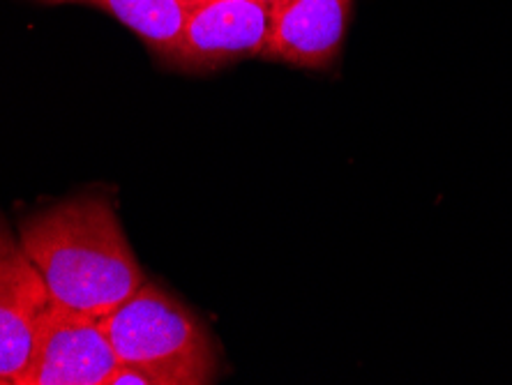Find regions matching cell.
<instances>
[{
  "mask_svg": "<svg viewBox=\"0 0 512 385\" xmlns=\"http://www.w3.org/2000/svg\"><path fill=\"white\" fill-rule=\"evenodd\" d=\"M51 303L104 319L146 282L109 199L72 196L30 215L19 231Z\"/></svg>",
  "mask_w": 512,
  "mask_h": 385,
  "instance_id": "cell-1",
  "label": "cell"
},
{
  "mask_svg": "<svg viewBox=\"0 0 512 385\" xmlns=\"http://www.w3.org/2000/svg\"><path fill=\"white\" fill-rule=\"evenodd\" d=\"M118 362L153 376L155 385H203L217 376V353L190 307L155 282H143L116 312L100 319Z\"/></svg>",
  "mask_w": 512,
  "mask_h": 385,
  "instance_id": "cell-2",
  "label": "cell"
},
{
  "mask_svg": "<svg viewBox=\"0 0 512 385\" xmlns=\"http://www.w3.org/2000/svg\"><path fill=\"white\" fill-rule=\"evenodd\" d=\"M116 365L100 319L49 303L21 385H104Z\"/></svg>",
  "mask_w": 512,
  "mask_h": 385,
  "instance_id": "cell-3",
  "label": "cell"
},
{
  "mask_svg": "<svg viewBox=\"0 0 512 385\" xmlns=\"http://www.w3.org/2000/svg\"><path fill=\"white\" fill-rule=\"evenodd\" d=\"M270 30V7L256 0H201L183 35L162 60L187 72H206L261 56Z\"/></svg>",
  "mask_w": 512,
  "mask_h": 385,
  "instance_id": "cell-4",
  "label": "cell"
},
{
  "mask_svg": "<svg viewBox=\"0 0 512 385\" xmlns=\"http://www.w3.org/2000/svg\"><path fill=\"white\" fill-rule=\"evenodd\" d=\"M353 0H277L261 58L323 70L333 65L344 42Z\"/></svg>",
  "mask_w": 512,
  "mask_h": 385,
  "instance_id": "cell-5",
  "label": "cell"
},
{
  "mask_svg": "<svg viewBox=\"0 0 512 385\" xmlns=\"http://www.w3.org/2000/svg\"><path fill=\"white\" fill-rule=\"evenodd\" d=\"M51 298L21 247L0 254V385H21Z\"/></svg>",
  "mask_w": 512,
  "mask_h": 385,
  "instance_id": "cell-6",
  "label": "cell"
},
{
  "mask_svg": "<svg viewBox=\"0 0 512 385\" xmlns=\"http://www.w3.org/2000/svg\"><path fill=\"white\" fill-rule=\"evenodd\" d=\"M81 3L114 14L155 54L164 58L183 35L187 19L201 5V0H81Z\"/></svg>",
  "mask_w": 512,
  "mask_h": 385,
  "instance_id": "cell-7",
  "label": "cell"
},
{
  "mask_svg": "<svg viewBox=\"0 0 512 385\" xmlns=\"http://www.w3.org/2000/svg\"><path fill=\"white\" fill-rule=\"evenodd\" d=\"M104 385H155V379L150 376L146 369L137 365H130V362H118V365L111 369Z\"/></svg>",
  "mask_w": 512,
  "mask_h": 385,
  "instance_id": "cell-8",
  "label": "cell"
},
{
  "mask_svg": "<svg viewBox=\"0 0 512 385\" xmlns=\"http://www.w3.org/2000/svg\"><path fill=\"white\" fill-rule=\"evenodd\" d=\"M12 247H17V243H14L12 233L7 231V226L3 224V220H0V254L7 252V249H12Z\"/></svg>",
  "mask_w": 512,
  "mask_h": 385,
  "instance_id": "cell-9",
  "label": "cell"
},
{
  "mask_svg": "<svg viewBox=\"0 0 512 385\" xmlns=\"http://www.w3.org/2000/svg\"><path fill=\"white\" fill-rule=\"evenodd\" d=\"M256 3L266 5V7H270V10H273V7H275V3H277V0H256Z\"/></svg>",
  "mask_w": 512,
  "mask_h": 385,
  "instance_id": "cell-10",
  "label": "cell"
},
{
  "mask_svg": "<svg viewBox=\"0 0 512 385\" xmlns=\"http://www.w3.org/2000/svg\"><path fill=\"white\" fill-rule=\"evenodd\" d=\"M42 3H70V0H42Z\"/></svg>",
  "mask_w": 512,
  "mask_h": 385,
  "instance_id": "cell-11",
  "label": "cell"
}]
</instances>
